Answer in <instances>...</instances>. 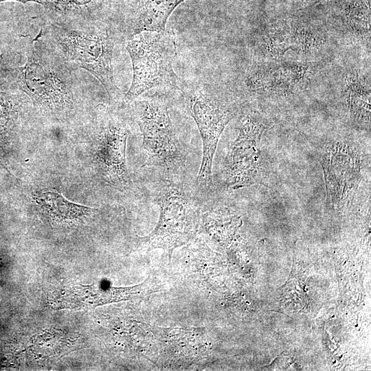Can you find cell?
Listing matches in <instances>:
<instances>
[{
  "label": "cell",
  "instance_id": "6da1fadb",
  "mask_svg": "<svg viewBox=\"0 0 371 371\" xmlns=\"http://www.w3.org/2000/svg\"><path fill=\"white\" fill-rule=\"evenodd\" d=\"M47 41L74 68H82L103 85L111 100L122 97L113 76L115 44L123 42L113 21H70L51 23Z\"/></svg>",
  "mask_w": 371,
  "mask_h": 371
},
{
  "label": "cell",
  "instance_id": "7a4b0ae2",
  "mask_svg": "<svg viewBox=\"0 0 371 371\" xmlns=\"http://www.w3.org/2000/svg\"><path fill=\"white\" fill-rule=\"evenodd\" d=\"M73 69L48 41H34L28 47L26 63L17 69L16 84L35 107L59 115L74 105Z\"/></svg>",
  "mask_w": 371,
  "mask_h": 371
},
{
  "label": "cell",
  "instance_id": "3957f363",
  "mask_svg": "<svg viewBox=\"0 0 371 371\" xmlns=\"http://www.w3.org/2000/svg\"><path fill=\"white\" fill-rule=\"evenodd\" d=\"M182 102L195 121L203 143L198 185L206 189L212 186V162L218 140L227 124L236 116L237 108L221 89L211 82L181 79L169 89Z\"/></svg>",
  "mask_w": 371,
  "mask_h": 371
},
{
  "label": "cell",
  "instance_id": "277c9868",
  "mask_svg": "<svg viewBox=\"0 0 371 371\" xmlns=\"http://www.w3.org/2000/svg\"><path fill=\"white\" fill-rule=\"evenodd\" d=\"M133 64V76L124 100L131 103L145 91L155 87L169 90L181 80L172 64L177 55V41L172 30L146 31L138 38L126 41Z\"/></svg>",
  "mask_w": 371,
  "mask_h": 371
},
{
  "label": "cell",
  "instance_id": "5b68a950",
  "mask_svg": "<svg viewBox=\"0 0 371 371\" xmlns=\"http://www.w3.org/2000/svg\"><path fill=\"white\" fill-rule=\"evenodd\" d=\"M131 103L147 152L146 166L168 170L181 167L185 157L170 117L166 94L139 95Z\"/></svg>",
  "mask_w": 371,
  "mask_h": 371
},
{
  "label": "cell",
  "instance_id": "8992f818",
  "mask_svg": "<svg viewBox=\"0 0 371 371\" xmlns=\"http://www.w3.org/2000/svg\"><path fill=\"white\" fill-rule=\"evenodd\" d=\"M159 203L160 216L157 227L144 239L150 249L171 250L194 236L198 227V210L183 188L172 182L161 190Z\"/></svg>",
  "mask_w": 371,
  "mask_h": 371
},
{
  "label": "cell",
  "instance_id": "52a82bcc",
  "mask_svg": "<svg viewBox=\"0 0 371 371\" xmlns=\"http://www.w3.org/2000/svg\"><path fill=\"white\" fill-rule=\"evenodd\" d=\"M320 163L326 185V203L343 207L354 196L361 179V164L357 150L344 142L328 144Z\"/></svg>",
  "mask_w": 371,
  "mask_h": 371
},
{
  "label": "cell",
  "instance_id": "ba28073f",
  "mask_svg": "<svg viewBox=\"0 0 371 371\" xmlns=\"http://www.w3.org/2000/svg\"><path fill=\"white\" fill-rule=\"evenodd\" d=\"M94 155L100 172L110 183L126 188L131 184L126 161L128 131L117 116L105 112L99 116Z\"/></svg>",
  "mask_w": 371,
  "mask_h": 371
},
{
  "label": "cell",
  "instance_id": "9c48e42d",
  "mask_svg": "<svg viewBox=\"0 0 371 371\" xmlns=\"http://www.w3.org/2000/svg\"><path fill=\"white\" fill-rule=\"evenodd\" d=\"M264 125L250 115L240 120L239 133L227 156L226 181L233 189L258 183L260 177L259 144Z\"/></svg>",
  "mask_w": 371,
  "mask_h": 371
},
{
  "label": "cell",
  "instance_id": "30bf717a",
  "mask_svg": "<svg viewBox=\"0 0 371 371\" xmlns=\"http://www.w3.org/2000/svg\"><path fill=\"white\" fill-rule=\"evenodd\" d=\"M186 0H117L115 18L122 41L146 31H161L172 11Z\"/></svg>",
  "mask_w": 371,
  "mask_h": 371
},
{
  "label": "cell",
  "instance_id": "8fae6325",
  "mask_svg": "<svg viewBox=\"0 0 371 371\" xmlns=\"http://www.w3.org/2000/svg\"><path fill=\"white\" fill-rule=\"evenodd\" d=\"M143 284L128 287L77 285L69 289L63 295L53 300V304L62 308H82L127 300L138 293Z\"/></svg>",
  "mask_w": 371,
  "mask_h": 371
},
{
  "label": "cell",
  "instance_id": "7c38bea8",
  "mask_svg": "<svg viewBox=\"0 0 371 371\" xmlns=\"http://www.w3.org/2000/svg\"><path fill=\"white\" fill-rule=\"evenodd\" d=\"M305 68L297 65L288 67H258L252 69L245 80L246 85L254 91L286 93L293 91L303 78Z\"/></svg>",
  "mask_w": 371,
  "mask_h": 371
},
{
  "label": "cell",
  "instance_id": "4fadbf2b",
  "mask_svg": "<svg viewBox=\"0 0 371 371\" xmlns=\"http://www.w3.org/2000/svg\"><path fill=\"white\" fill-rule=\"evenodd\" d=\"M117 0H55L56 12L63 22L113 21Z\"/></svg>",
  "mask_w": 371,
  "mask_h": 371
},
{
  "label": "cell",
  "instance_id": "5bb4252c",
  "mask_svg": "<svg viewBox=\"0 0 371 371\" xmlns=\"http://www.w3.org/2000/svg\"><path fill=\"white\" fill-rule=\"evenodd\" d=\"M34 198L43 210L56 221L80 220L97 212L95 209L71 203L54 192H38Z\"/></svg>",
  "mask_w": 371,
  "mask_h": 371
},
{
  "label": "cell",
  "instance_id": "9a60e30c",
  "mask_svg": "<svg viewBox=\"0 0 371 371\" xmlns=\"http://www.w3.org/2000/svg\"><path fill=\"white\" fill-rule=\"evenodd\" d=\"M345 98L346 106L357 120L368 122L370 118V90L359 75L349 74L346 78Z\"/></svg>",
  "mask_w": 371,
  "mask_h": 371
},
{
  "label": "cell",
  "instance_id": "2e32d148",
  "mask_svg": "<svg viewBox=\"0 0 371 371\" xmlns=\"http://www.w3.org/2000/svg\"><path fill=\"white\" fill-rule=\"evenodd\" d=\"M5 1H16L23 3L27 2H34L43 5L51 12H54L55 8V0H0V2Z\"/></svg>",
  "mask_w": 371,
  "mask_h": 371
},
{
  "label": "cell",
  "instance_id": "e0dca14e",
  "mask_svg": "<svg viewBox=\"0 0 371 371\" xmlns=\"http://www.w3.org/2000/svg\"><path fill=\"white\" fill-rule=\"evenodd\" d=\"M10 114L9 102L4 92L0 91V117H4Z\"/></svg>",
  "mask_w": 371,
  "mask_h": 371
}]
</instances>
